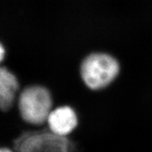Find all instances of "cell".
I'll return each mask as SVG.
<instances>
[{
    "mask_svg": "<svg viewBox=\"0 0 152 152\" xmlns=\"http://www.w3.org/2000/svg\"><path fill=\"white\" fill-rule=\"evenodd\" d=\"M18 89L16 77L7 69L1 67L0 69V107L7 111L12 106Z\"/></svg>",
    "mask_w": 152,
    "mask_h": 152,
    "instance_id": "5b68a950",
    "label": "cell"
},
{
    "mask_svg": "<svg viewBox=\"0 0 152 152\" xmlns=\"http://www.w3.org/2000/svg\"><path fill=\"white\" fill-rule=\"evenodd\" d=\"M0 152H13V151H11L10 149H8V148H1V150H0Z\"/></svg>",
    "mask_w": 152,
    "mask_h": 152,
    "instance_id": "52a82bcc",
    "label": "cell"
},
{
    "mask_svg": "<svg viewBox=\"0 0 152 152\" xmlns=\"http://www.w3.org/2000/svg\"><path fill=\"white\" fill-rule=\"evenodd\" d=\"M52 106L50 93L45 87L32 86L21 92L18 107L23 119L34 125L42 124L47 121Z\"/></svg>",
    "mask_w": 152,
    "mask_h": 152,
    "instance_id": "7a4b0ae2",
    "label": "cell"
},
{
    "mask_svg": "<svg viewBox=\"0 0 152 152\" xmlns=\"http://www.w3.org/2000/svg\"><path fill=\"white\" fill-rule=\"evenodd\" d=\"M47 121L51 132L59 136L68 135L77 125L75 112L69 106H61L52 111Z\"/></svg>",
    "mask_w": 152,
    "mask_h": 152,
    "instance_id": "277c9868",
    "label": "cell"
},
{
    "mask_svg": "<svg viewBox=\"0 0 152 152\" xmlns=\"http://www.w3.org/2000/svg\"><path fill=\"white\" fill-rule=\"evenodd\" d=\"M68 140L54 133L24 134L16 142L18 152H68Z\"/></svg>",
    "mask_w": 152,
    "mask_h": 152,
    "instance_id": "3957f363",
    "label": "cell"
},
{
    "mask_svg": "<svg viewBox=\"0 0 152 152\" xmlns=\"http://www.w3.org/2000/svg\"><path fill=\"white\" fill-rule=\"evenodd\" d=\"M0 52H1V54H0V56H1V61H2L4 58V47L2 45H1V51H0Z\"/></svg>",
    "mask_w": 152,
    "mask_h": 152,
    "instance_id": "8992f818",
    "label": "cell"
},
{
    "mask_svg": "<svg viewBox=\"0 0 152 152\" xmlns=\"http://www.w3.org/2000/svg\"><path fill=\"white\" fill-rule=\"evenodd\" d=\"M120 66L113 57L106 54H92L82 63L80 74L90 89L101 90L111 84L118 75Z\"/></svg>",
    "mask_w": 152,
    "mask_h": 152,
    "instance_id": "6da1fadb",
    "label": "cell"
}]
</instances>
